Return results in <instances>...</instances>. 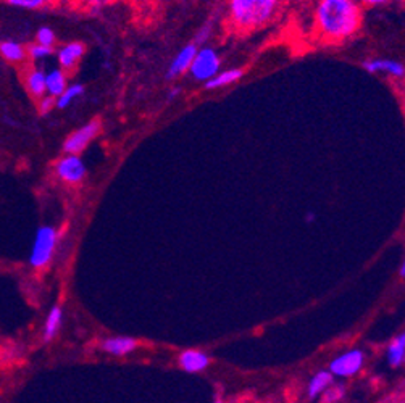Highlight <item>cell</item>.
Wrapping results in <instances>:
<instances>
[{
	"label": "cell",
	"mask_w": 405,
	"mask_h": 403,
	"mask_svg": "<svg viewBox=\"0 0 405 403\" xmlns=\"http://www.w3.org/2000/svg\"><path fill=\"white\" fill-rule=\"evenodd\" d=\"M360 7L356 0H321L317 7L315 23L323 39L344 40L360 28Z\"/></svg>",
	"instance_id": "obj_1"
},
{
	"label": "cell",
	"mask_w": 405,
	"mask_h": 403,
	"mask_svg": "<svg viewBox=\"0 0 405 403\" xmlns=\"http://www.w3.org/2000/svg\"><path fill=\"white\" fill-rule=\"evenodd\" d=\"M276 7L278 0H230V17L237 28L254 29L268 23Z\"/></svg>",
	"instance_id": "obj_2"
},
{
	"label": "cell",
	"mask_w": 405,
	"mask_h": 403,
	"mask_svg": "<svg viewBox=\"0 0 405 403\" xmlns=\"http://www.w3.org/2000/svg\"><path fill=\"white\" fill-rule=\"evenodd\" d=\"M55 246H57V231L52 226L39 228L33 242L31 255H29L31 267L36 269L47 267L54 257Z\"/></svg>",
	"instance_id": "obj_3"
},
{
	"label": "cell",
	"mask_w": 405,
	"mask_h": 403,
	"mask_svg": "<svg viewBox=\"0 0 405 403\" xmlns=\"http://www.w3.org/2000/svg\"><path fill=\"white\" fill-rule=\"evenodd\" d=\"M220 68V58L214 49L204 47L197 50L196 57L192 60L189 66L191 74L194 76L197 81H209L219 73Z\"/></svg>",
	"instance_id": "obj_4"
},
{
	"label": "cell",
	"mask_w": 405,
	"mask_h": 403,
	"mask_svg": "<svg viewBox=\"0 0 405 403\" xmlns=\"http://www.w3.org/2000/svg\"><path fill=\"white\" fill-rule=\"evenodd\" d=\"M99 131H100V123L97 120L90 121V123L79 127L78 131L72 132V134L67 137V141H65V144H63V152L68 155L81 154V152L89 145V142L99 134Z\"/></svg>",
	"instance_id": "obj_5"
},
{
	"label": "cell",
	"mask_w": 405,
	"mask_h": 403,
	"mask_svg": "<svg viewBox=\"0 0 405 403\" xmlns=\"http://www.w3.org/2000/svg\"><path fill=\"white\" fill-rule=\"evenodd\" d=\"M55 171L60 180L70 182V184H76L86 176V166L83 160L78 155H67L62 160H58Z\"/></svg>",
	"instance_id": "obj_6"
},
{
	"label": "cell",
	"mask_w": 405,
	"mask_h": 403,
	"mask_svg": "<svg viewBox=\"0 0 405 403\" xmlns=\"http://www.w3.org/2000/svg\"><path fill=\"white\" fill-rule=\"evenodd\" d=\"M363 365V354L360 350L347 351L331 363V372L338 376H352L360 371Z\"/></svg>",
	"instance_id": "obj_7"
},
{
	"label": "cell",
	"mask_w": 405,
	"mask_h": 403,
	"mask_svg": "<svg viewBox=\"0 0 405 403\" xmlns=\"http://www.w3.org/2000/svg\"><path fill=\"white\" fill-rule=\"evenodd\" d=\"M84 52H86V47L83 42H70L67 45H63V47L57 52V58H58V63L62 65V70L74 68L79 60L83 58Z\"/></svg>",
	"instance_id": "obj_8"
},
{
	"label": "cell",
	"mask_w": 405,
	"mask_h": 403,
	"mask_svg": "<svg viewBox=\"0 0 405 403\" xmlns=\"http://www.w3.org/2000/svg\"><path fill=\"white\" fill-rule=\"evenodd\" d=\"M196 52H197V44L194 42L186 45L181 52H178V55H176L168 68V78H175V76L183 74L184 71L189 70L192 60H194L196 57Z\"/></svg>",
	"instance_id": "obj_9"
},
{
	"label": "cell",
	"mask_w": 405,
	"mask_h": 403,
	"mask_svg": "<svg viewBox=\"0 0 405 403\" xmlns=\"http://www.w3.org/2000/svg\"><path fill=\"white\" fill-rule=\"evenodd\" d=\"M67 74L63 70L55 68L45 73V94L54 97V99H57L67 89Z\"/></svg>",
	"instance_id": "obj_10"
},
{
	"label": "cell",
	"mask_w": 405,
	"mask_h": 403,
	"mask_svg": "<svg viewBox=\"0 0 405 403\" xmlns=\"http://www.w3.org/2000/svg\"><path fill=\"white\" fill-rule=\"evenodd\" d=\"M365 66V70L370 71V73H379V71H383V73H388L391 76H396V78H402L405 74V68L402 63L399 62H394V60H370V62L363 63Z\"/></svg>",
	"instance_id": "obj_11"
},
{
	"label": "cell",
	"mask_w": 405,
	"mask_h": 403,
	"mask_svg": "<svg viewBox=\"0 0 405 403\" xmlns=\"http://www.w3.org/2000/svg\"><path fill=\"white\" fill-rule=\"evenodd\" d=\"M180 363L186 371L197 372L205 370L210 365V358L205 354L197 350H187L180 356Z\"/></svg>",
	"instance_id": "obj_12"
},
{
	"label": "cell",
	"mask_w": 405,
	"mask_h": 403,
	"mask_svg": "<svg viewBox=\"0 0 405 403\" xmlns=\"http://www.w3.org/2000/svg\"><path fill=\"white\" fill-rule=\"evenodd\" d=\"M0 57L8 63H23L26 60V49L17 40H2L0 42Z\"/></svg>",
	"instance_id": "obj_13"
},
{
	"label": "cell",
	"mask_w": 405,
	"mask_h": 403,
	"mask_svg": "<svg viewBox=\"0 0 405 403\" xmlns=\"http://www.w3.org/2000/svg\"><path fill=\"white\" fill-rule=\"evenodd\" d=\"M24 84H26L28 93L36 99L45 95V73L42 70L33 68L24 76Z\"/></svg>",
	"instance_id": "obj_14"
},
{
	"label": "cell",
	"mask_w": 405,
	"mask_h": 403,
	"mask_svg": "<svg viewBox=\"0 0 405 403\" xmlns=\"http://www.w3.org/2000/svg\"><path fill=\"white\" fill-rule=\"evenodd\" d=\"M62 321H63V310L60 305H55L52 310L49 311L47 318H45L44 324V340L50 342L55 335L58 334L60 328H62Z\"/></svg>",
	"instance_id": "obj_15"
},
{
	"label": "cell",
	"mask_w": 405,
	"mask_h": 403,
	"mask_svg": "<svg viewBox=\"0 0 405 403\" xmlns=\"http://www.w3.org/2000/svg\"><path fill=\"white\" fill-rule=\"evenodd\" d=\"M136 347H138V342L131 338H111L104 340L102 344V349L105 351H109V354L116 356L129 354V351H133Z\"/></svg>",
	"instance_id": "obj_16"
},
{
	"label": "cell",
	"mask_w": 405,
	"mask_h": 403,
	"mask_svg": "<svg viewBox=\"0 0 405 403\" xmlns=\"http://www.w3.org/2000/svg\"><path fill=\"white\" fill-rule=\"evenodd\" d=\"M242 78V70H228V71H223L220 74H215L214 78L205 81V88L207 89H219V88H225L228 84H232L236 83V81H239Z\"/></svg>",
	"instance_id": "obj_17"
},
{
	"label": "cell",
	"mask_w": 405,
	"mask_h": 403,
	"mask_svg": "<svg viewBox=\"0 0 405 403\" xmlns=\"http://www.w3.org/2000/svg\"><path fill=\"white\" fill-rule=\"evenodd\" d=\"M83 93H84L83 84L67 86V89H65L63 93L57 97V100H55V106H57V109H67V106L72 105V102L74 99H78Z\"/></svg>",
	"instance_id": "obj_18"
},
{
	"label": "cell",
	"mask_w": 405,
	"mask_h": 403,
	"mask_svg": "<svg viewBox=\"0 0 405 403\" xmlns=\"http://www.w3.org/2000/svg\"><path fill=\"white\" fill-rule=\"evenodd\" d=\"M330 384H333L331 372H326V371L318 372V374L310 381V386H308V395L313 399V397H317L320 392L326 390V387Z\"/></svg>",
	"instance_id": "obj_19"
},
{
	"label": "cell",
	"mask_w": 405,
	"mask_h": 403,
	"mask_svg": "<svg viewBox=\"0 0 405 403\" xmlns=\"http://www.w3.org/2000/svg\"><path fill=\"white\" fill-rule=\"evenodd\" d=\"M405 355V338L404 335H399L397 339L392 340V344L389 345L388 350V358L391 366H399L402 365Z\"/></svg>",
	"instance_id": "obj_20"
},
{
	"label": "cell",
	"mask_w": 405,
	"mask_h": 403,
	"mask_svg": "<svg viewBox=\"0 0 405 403\" xmlns=\"http://www.w3.org/2000/svg\"><path fill=\"white\" fill-rule=\"evenodd\" d=\"M54 54V47H47V45L42 44H29L26 49V57H29L33 62H39V60H44L50 57Z\"/></svg>",
	"instance_id": "obj_21"
},
{
	"label": "cell",
	"mask_w": 405,
	"mask_h": 403,
	"mask_svg": "<svg viewBox=\"0 0 405 403\" xmlns=\"http://www.w3.org/2000/svg\"><path fill=\"white\" fill-rule=\"evenodd\" d=\"M7 5H12V7L17 8H24V10H38L42 8L47 5L50 0H2Z\"/></svg>",
	"instance_id": "obj_22"
},
{
	"label": "cell",
	"mask_w": 405,
	"mask_h": 403,
	"mask_svg": "<svg viewBox=\"0 0 405 403\" xmlns=\"http://www.w3.org/2000/svg\"><path fill=\"white\" fill-rule=\"evenodd\" d=\"M36 42L47 45V47H54L55 42H57V35H55V33L49 26H42L36 33Z\"/></svg>",
	"instance_id": "obj_23"
},
{
	"label": "cell",
	"mask_w": 405,
	"mask_h": 403,
	"mask_svg": "<svg viewBox=\"0 0 405 403\" xmlns=\"http://www.w3.org/2000/svg\"><path fill=\"white\" fill-rule=\"evenodd\" d=\"M344 397V387L338 386V387H331L325 392V397H323V403H334L338 400H341Z\"/></svg>",
	"instance_id": "obj_24"
},
{
	"label": "cell",
	"mask_w": 405,
	"mask_h": 403,
	"mask_svg": "<svg viewBox=\"0 0 405 403\" xmlns=\"http://www.w3.org/2000/svg\"><path fill=\"white\" fill-rule=\"evenodd\" d=\"M55 106V99L54 97H40V102L38 104V109H39V113L40 115H47L50 110H52Z\"/></svg>",
	"instance_id": "obj_25"
},
{
	"label": "cell",
	"mask_w": 405,
	"mask_h": 403,
	"mask_svg": "<svg viewBox=\"0 0 405 403\" xmlns=\"http://www.w3.org/2000/svg\"><path fill=\"white\" fill-rule=\"evenodd\" d=\"M88 2L93 5V7H95V8H99V7H104L105 3H109L110 0H88Z\"/></svg>",
	"instance_id": "obj_26"
},
{
	"label": "cell",
	"mask_w": 405,
	"mask_h": 403,
	"mask_svg": "<svg viewBox=\"0 0 405 403\" xmlns=\"http://www.w3.org/2000/svg\"><path fill=\"white\" fill-rule=\"evenodd\" d=\"M362 2L370 3V5H379V3H386L389 0H362Z\"/></svg>",
	"instance_id": "obj_27"
},
{
	"label": "cell",
	"mask_w": 405,
	"mask_h": 403,
	"mask_svg": "<svg viewBox=\"0 0 405 403\" xmlns=\"http://www.w3.org/2000/svg\"><path fill=\"white\" fill-rule=\"evenodd\" d=\"M404 274H405V264H402V267H401V276L402 278H404Z\"/></svg>",
	"instance_id": "obj_28"
}]
</instances>
